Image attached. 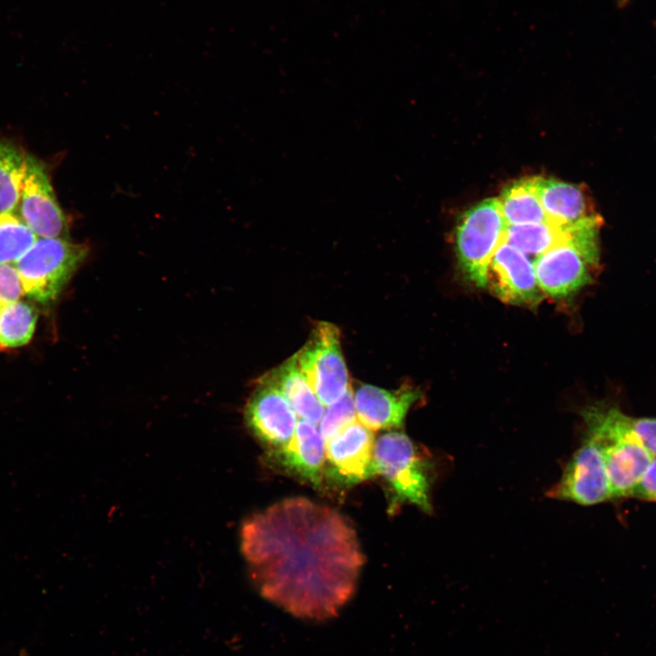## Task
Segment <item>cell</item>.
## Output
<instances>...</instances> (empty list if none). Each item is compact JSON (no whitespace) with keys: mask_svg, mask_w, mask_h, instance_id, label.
I'll return each mask as SVG.
<instances>
[{"mask_svg":"<svg viewBox=\"0 0 656 656\" xmlns=\"http://www.w3.org/2000/svg\"><path fill=\"white\" fill-rule=\"evenodd\" d=\"M241 552L261 594L296 617H333L364 563L354 530L329 507L291 497L248 518Z\"/></svg>","mask_w":656,"mask_h":656,"instance_id":"obj_1","label":"cell"},{"mask_svg":"<svg viewBox=\"0 0 656 656\" xmlns=\"http://www.w3.org/2000/svg\"><path fill=\"white\" fill-rule=\"evenodd\" d=\"M588 436L600 446L612 497L631 496L653 456L635 436L628 415L596 405L584 410Z\"/></svg>","mask_w":656,"mask_h":656,"instance_id":"obj_2","label":"cell"},{"mask_svg":"<svg viewBox=\"0 0 656 656\" xmlns=\"http://www.w3.org/2000/svg\"><path fill=\"white\" fill-rule=\"evenodd\" d=\"M601 225L572 228L571 236L534 260L538 283L551 297L569 296L591 281L599 262L598 233Z\"/></svg>","mask_w":656,"mask_h":656,"instance_id":"obj_3","label":"cell"},{"mask_svg":"<svg viewBox=\"0 0 656 656\" xmlns=\"http://www.w3.org/2000/svg\"><path fill=\"white\" fill-rule=\"evenodd\" d=\"M374 458L376 472L389 484L395 503L432 511L430 462L406 435L388 432L381 436L374 443Z\"/></svg>","mask_w":656,"mask_h":656,"instance_id":"obj_4","label":"cell"},{"mask_svg":"<svg viewBox=\"0 0 656 656\" xmlns=\"http://www.w3.org/2000/svg\"><path fill=\"white\" fill-rule=\"evenodd\" d=\"M87 252V245L67 239L37 237L15 263L24 293L39 302L55 300Z\"/></svg>","mask_w":656,"mask_h":656,"instance_id":"obj_5","label":"cell"},{"mask_svg":"<svg viewBox=\"0 0 656 656\" xmlns=\"http://www.w3.org/2000/svg\"><path fill=\"white\" fill-rule=\"evenodd\" d=\"M507 223L498 199H486L465 211L456 228V251L460 268L471 282L486 287L489 261L506 239Z\"/></svg>","mask_w":656,"mask_h":656,"instance_id":"obj_6","label":"cell"},{"mask_svg":"<svg viewBox=\"0 0 656 656\" xmlns=\"http://www.w3.org/2000/svg\"><path fill=\"white\" fill-rule=\"evenodd\" d=\"M313 392L324 406L338 401L351 387L342 354L340 332L319 323L306 344L295 354Z\"/></svg>","mask_w":656,"mask_h":656,"instance_id":"obj_7","label":"cell"},{"mask_svg":"<svg viewBox=\"0 0 656 656\" xmlns=\"http://www.w3.org/2000/svg\"><path fill=\"white\" fill-rule=\"evenodd\" d=\"M17 214L37 236L67 239L68 221L43 162L26 154Z\"/></svg>","mask_w":656,"mask_h":656,"instance_id":"obj_8","label":"cell"},{"mask_svg":"<svg viewBox=\"0 0 656 656\" xmlns=\"http://www.w3.org/2000/svg\"><path fill=\"white\" fill-rule=\"evenodd\" d=\"M548 497L584 506L612 497L602 451L593 438L587 436L570 458L560 480L548 492Z\"/></svg>","mask_w":656,"mask_h":656,"instance_id":"obj_9","label":"cell"},{"mask_svg":"<svg viewBox=\"0 0 656 656\" xmlns=\"http://www.w3.org/2000/svg\"><path fill=\"white\" fill-rule=\"evenodd\" d=\"M486 287L512 304L536 305L544 296L537 281L534 261L506 240L489 261Z\"/></svg>","mask_w":656,"mask_h":656,"instance_id":"obj_10","label":"cell"},{"mask_svg":"<svg viewBox=\"0 0 656 656\" xmlns=\"http://www.w3.org/2000/svg\"><path fill=\"white\" fill-rule=\"evenodd\" d=\"M244 416L254 436L276 450L290 442L297 425L295 412L267 374L251 395Z\"/></svg>","mask_w":656,"mask_h":656,"instance_id":"obj_11","label":"cell"},{"mask_svg":"<svg viewBox=\"0 0 656 656\" xmlns=\"http://www.w3.org/2000/svg\"><path fill=\"white\" fill-rule=\"evenodd\" d=\"M326 443L331 469L341 480L356 483L377 474L374 435L359 420H354Z\"/></svg>","mask_w":656,"mask_h":656,"instance_id":"obj_12","label":"cell"},{"mask_svg":"<svg viewBox=\"0 0 656 656\" xmlns=\"http://www.w3.org/2000/svg\"><path fill=\"white\" fill-rule=\"evenodd\" d=\"M538 191L548 221L565 228L602 223L600 215L582 184L552 178H538Z\"/></svg>","mask_w":656,"mask_h":656,"instance_id":"obj_13","label":"cell"},{"mask_svg":"<svg viewBox=\"0 0 656 656\" xmlns=\"http://www.w3.org/2000/svg\"><path fill=\"white\" fill-rule=\"evenodd\" d=\"M420 395L411 386L385 390L364 384L354 394L358 420L371 431L399 427Z\"/></svg>","mask_w":656,"mask_h":656,"instance_id":"obj_14","label":"cell"},{"mask_svg":"<svg viewBox=\"0 0 656 656\" xmlns=\"http://www.w3.org/2000/svg\"><path fill=\"white\" fill-rule=\"evenodd\" d=\"M324 442L321 432L313 424L300 420L290 442L277 449L274 456L292 474L318 485L326 456Z\"/></svg>","mask_w":656,"mask_h":656,"instance_id":"obj_15","label":"cell"},{"mask_svg":"<svg viewBox=\"0 0 656 656\" xmlns=\"http://www.w3.org/2000/svg\"><path fill=\"white\" fill-rule=\"evenodd\" d=\"M267 375L281 390L302 420L313 425L321 421L324 413V405L311 387L298 364L296 355L288 359Z\"/></svg>","mask_w":656,"mask_h":656,"instance_id":"obj_16","label":"cell"},{"mask_svg":"<svg viewBox=\"0 0 656 656\" xmlns=\"http://www.w3.org/2000/svg\"><path fill=\"white\" fill-rule=\"evenodd\" d=\"M538 178H523L503 190L498 201L507 226L548 221L539 200Z\"/></svg>","mask_w":656,"mask_h":656,"instance_id":"obj_17","label":"cell"},{"mask_svg":"<svg viewBox=\"0 0 656 656\" xmlns=\"http://www.w3.org/2000/svg\"><path fill=\"white\" fill-rule=\"evenodd\" d=\"M571 236V229L550 221L507 227L506 241L527 256L536 258Z\"/></svg>","mask_w":656,"mask_h":656,"instance_id":"obj_18","label":"cell"},{"mask_svg":"<svg viewBox=\"0 0 656 656\" xmlns=\"http://www.w3.org/2000/svg\"><path fill=\"white\" fill-rule=\"evenodd\" d=\"M26 154L0 139V214L16 212L26 170Z\"/></svg>","mask_w":656,"mask_h":656,"instance_id":"obj_19","label":"cell"},{"mask_svg":"<svg viewBox=\"0 0 656 656\" xmlns=\"http://www.w3.org/2000/svg\"><path fill=\"white\" fill-rule=\"evenodd\" d=\"M37 313L29 303L16 301L0 306V349L22 346L32 338Z\"/></svg>","mask_w":656,"mask_h":656,"instance_id":"obj_20","label":"cell"},{"mask_svg":"<svg viewBox=\"0 0 656 656\" xmlns=\"http://www.w3.org/2000/svg\"><path fill=\"white\" fill-rule=\"evenodd\" d=\"M36 239L17 212L0 214V263H16Z\"/></svg>","mask_w":656,"mask_h":656,"instance_id":"obj_21","label":"cell"},{"mask_svg":"<svg viewBox=\"0 0 656 656\" xmlns=\"http://www.w3.org/2000/svg\"><path fill=\"white\" fill-rule=\"evenodd\" d=\"M356 415L354 395L350 387L338 401L329 405L323 415L320 432L325 442L356 420Z\"/></svg>","mask_w":656,"mask_h":656,"instance_id":"obj_22","label":"cell"},{"mask_svg":"<svg viewBox=\"0 0 656 656\" xmlns=\"http://www.w3.org/2000/svg\"><path fill=\"white\" fill-rule=\"evenodd\" d=\"M23 293V286L15 266L0 263V306L19 301Z\"/></svg>","mask_w":656,"mask_h":656,"instance_id":"obj_23","label":"cell"},{"mask_svg":"<svg viewBox=\"0 0 656 656\" xmlns=\"http://www.w3.org/2000/svg\"><path fill=\"white\" fill-rule=\"evenodd\" d=\"M630 430L641 445L656 457V418L631 417L628 415Z\"/></svg>","mask_w":656,"mask_h":656,"instance_id":"obj_24","label":"cell"},{"mask_svg":"<svg viewBox=\"0 0 656 656\" xmlns=\"http://www.w3.org/2000/svg\"><path fill=\"white\" fill-rule=\"evenodd\" d=\"M632 497L656 501V457H654L634 488Z\"/></svg>","mask_w":656,"mask_h":656,"instance_id":"obj_25","label":"cell"},{"mask_svg":"<svg viewBox=\"0 0 656 656\" xmlns=\"http://www.w3.org/2000/svg\"><path fill=\"white\" fill-rule=\"evenodd\" d=\"M633 0H615L616 7L623 9L628 6Z\"/></svg>","mask_w":656,"mask_h":656,"instance_id":"obj_26","label":"cell"},{"mask_svg":"<svg viewBox=\"0 0 656 656\" xmlns=\"http://www.w3.org/2000/svg\"><path fill=\"white\" fill-rule=\"evenodd\" d=\"M653 25H654V28L656 30V21L653 22Z\"/></svg>","mask_w":656,"mask_h":656,"instance_id":"obj_27","label":"cell"}]
</instances>
